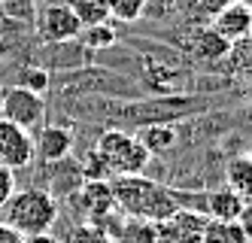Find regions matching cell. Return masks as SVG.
Returning <instances> with one entry per match:
<instances>
[{"label": "cell", "mask_w": 252, "mask_h": 243, "mask_svg": "<svg viewBox=\"0 0 252 243\" xmlns=\"http://www.w3.org/2000/svg\"><path fill=\"white\" fill-rule=\"evenodd\" d=\"M113 198H116V207L125 216H134V219H149V222H161L167 219L173 210H179L176 204V192L161 185L149 176H113Z\"/></svg>", "instance_id": "obj_1"}, {"label": "cell", "mask_w": 252, "mask_h": 243, "mask_svg": "<svg viewBox=\"0 0 252 243\" xmlns=\"http://www.w3.org/2000/svg\"><path fill=\"white\" fill-rule=\"evenodd\" d=\"M0 222H6L12 231H19L22 237L31 234H46L58 222V201L55 195H49L46 189H22L12 192Z\"/></svg>", "instance_id": "obj_2"}, {"label": "cell", "mask_w": 252, "mask_h": 243, "mask_svg": "<svg viewBox=\"0 0 252 243\" xmlns=\"http://www.w3.org/2000/svg\"><path fill=\"white\" fill-rule=\"evenodd\" d=\"M92 149L106 164L110 176H137L149 167V158H152L134 134H125V131H116V128L103 131Z\"/></svg>", "instance_id": "obj_3"}, {"label": "cell", "mask_w": 252, "mask_h": 243, "mask_svg": "<svg viewBox=\"0 0 252 243\" xmlns=\"http://www.w3.org/2000/svg\"><path fill=\"white\" fill-rule=\"evenodd\" d=\"M0 119H6L12 125L25 128L28 134H33L37 128L46 125V98L33 95L28 88L9 85L0 91Z\"/></svg>", "instance_id": "obj_4"}, {"label": "cell", "mask_w": 252, "mask_h": 243, "mask_svg": "<svg viewBox=\"0 0 252 243\" xmlns=\"http://www.w3.org/2000/svg\"><path fill=\"white\" fill-rule=\"evenodd\" d=\"M207 216L201 210H173L167 219L155 222V243H201Z\"/></svg>", "instance_id": "obj_5"}, {"label": "cell", "mask_w": 252, "mask_h": 243, "mask_svg": "<svg viewBox=\"0 0 252 243\" xmlns=\"http://www.w3.org/2000/svg\"><path fill=\"white\" fill-rule=\"evenodd\" d=\"M31 161H33V134L0 119V164L15 174V171H25Z\"/></svg>", "instance_id": "obj_6"}, {"label": "cell", "mask_w": 252, "mask_h": 243, "mask_svg": "<svg viewBox=\"0 0 252 243\" xmlns=\"http://www.w3.org/2000/svg\"><path fill=\"white\" fill-rule=\"evenodd\" d=\"M37 31L43 40L49 43H70V40H76V34H79V18L73 15V9H70L67 3H49L37 12Z\"/></svg>", "instance_id": "obj_7"}, {"label": "cell", "mask_w": 252, "mask_h": 243, "mask_svg": "<svg viewBox=\"0 0 252 243\" xmlns=\"http://www.w3.org/2000/svg\"><path fill=\"white\" fill-rule=\"evenodd\" d=\"M73 204H76V210L88 222L103 216V213H110V210H116V198H113L110 179H85L73 192Z\"/></svg>", "instance_id": "obj_8"}, {"label": "cell", "mask_w": 252, "mask_h": 243, "mask_svg": "<svg viewBox=\"0 0 252 243\" xmlns=\"http://www.w3.org/2000/svg\"><path fill=\"white\" fill-rule=\"evenodd\" d=\"M219 36H225L228 43H243L249 31H252V9L246 0H231V3L213 15V25H210Z\"/></svg>", "instance_id": "obj_9"}, {"label": "cell", "mask_w": 252, "mask_h": 243, "mask_svg": "<svg viewBox=\"0 0 252 243\" xmlns=\"http://www.w3.org/2000/svg\"><path fill=\"white\" fill-rule=\"evenodd\" d=\"M73 149V131L61 125H43L37 128V140H33V158L46 164H58L70 155Z\"/></svg>", "instance_id": "obj_10"}, {"label": "cell", "mask_w": 252, "mask_h": 243, "mask_svg": "<svg viewBox=\"0 0 252 243\" xmlns=\"http://www.w3.org/2000/svg\"><path fill=\"white\" fill-rule=\"evenodd\" d=\"M204 216L207 219H219V222H243L246 216V198L231 192L228 185L213 189L204 195Z\"/></svg>", "instance_id": "obj_11"}, {"label": "cell", "mask_w": 252, "mask_h": 243, "mask_svg": "<svg viewBox=\"0 0 252 243\" xmlns=\"http://www.w3.org/2000/svg\"><path fill=\"white\" fill-rule=\"evenodd\" d=\"M201 243H249V228L246 222H219L207 219Z\"/></svg>", "instance_id": "obj_12"}, {"label": "cell", "mask_w": 252, "mask_h": 243, "mask_svg": "<svg viewBox=\"0 0 252 243\" xmlns=\"http://www.w3.org/2000/svg\"><path fill=\"white\" fill-rule=\"evenodd\" d=\"M191 46H194V55H197V58H204V61H222V58H228L231 49H234V43H228L225 36H219L213 28L197 31Z\"/></svg>", "instance_id": "obj_13"}, {"label": "cell", "mask_w": 252, "mask_h": 243, "mask_svg": "<svg viewBox=\"0 0 252 243\" xmlns=\"http://www.w3.org/2000/svg\"><path fill=\"white\" fill-rule=\"evenodd\" d=\"M137 140L146 146L149 155H164V152H170V149L176 146V128H173V125L155 122V125H146V128H143V134H140Z\"/></svg>", "instance_id": "obj_14"}, {"label": "cell", "mask_w": 252, "mask_h": 243, "mask_svg": "<svg viewBox=\"0 0 252 243\" xmlns=\"http://www.w3.org/2000/svg\"><path fill=\"white\" fill-rule=\"evenodd\" d=\"M225 185L231 192H237L243 198H249L252 192V158L249 155H237V158H231L228 167H225Z\"/></svg>", "instance_id": "obj_15"}, {"label": "cell", "mask_w": 252, "mask_h": 243, "mask_svg": "<svg viewBox=\"0 0 252 243\" xmlns=\"http://www.w3.org/2000/svg\"><path fill=\"white\" fill-rule=\"evenodd\" d=\"M113 243H155V222L125 216V222H122V228H119Z\"/></svg>", "instance_id": "obj_16"}, {"label": "cell", "mask_w": 252, "mask_h": 243, "mask_svg": "<svg viewBox=\"0 0 252 243\" xmlns=\"http://www.w3.org/2000/svg\"><path fill=\"white\" fill-rule=\"evenodd\" d=\"M76 40L88 49V52H100V49H110L116 43V28L110 22L103 25H88V28H79Z\"/></svg>", "instance_id": "obj_17"}, {"label": "cell", "mask_w": 252, "mask_h": 243, "mask_svg": "<svg viewBox=\"0 0 252 243\" xmlns=\"http://www.w3.org/2000/svg\"><path fill=\"white\" fill-rule=\"evenodd\" d=\"M67 6L73 9V15L79 18L82 28L110 22V12H106V3H103V0H67Z\"/></svg>", "instance_id": "obj_18"}, {"label": "cell", "mask_w": 252, "mask_h": 243, "mask_svg": "<svg viewBox=\"0 0 252 243\" xmlns=\"http://www.w3.org/2000/svg\"><path fill=\"white\" fill-rule=\"evenodd\" d=\"M0 9L9 22H19V25L37 22V0H0Z\"/></svg>", "instance_id": "obj_19"}, {"label": "cell", "mask_w": 252, "mask_h": 243, "mask_svg": "<svg viewBox=\"0 0 252 243\" xmlns=\"http://www.w3.org/2000/svg\"><path fill=\"white\" fill-rule=\"evenodd\" d=\"M103 3H106V12H110V18H116V22H125V25L137 22V18L143 15V9H146V0H103Z\"/></svg>", "instance_id": "obj_20"}, {"label": "cell", "mask_w": 252, "mask_h": 243, "mask_svg": "<svg viewBox=\"0 0 252 243\" xmlns=\"http://www.w3.org/2000/svg\"><path fill=\"white\" fill-rule=\"evenodd\" d=\"M19 88H28L33 91V95H46V88H49V73L43 67H25L19 73V82H15Z\"/></svg>", "instance_id": "obj_21"}, {"label": "cell", "mask_w": 252, "mask_h": 243, "mask_svg": "<svg viewBox=\"0 0 252 243\" xmlns=\"http://www.w3.org/2000/svg\"><path fill=\"white\" fill-rule=\"evenodd\" d=\"M64 243H113L110 237H106L100 228H94L92 222H82V225H73L67 234Z\"/></svg>", "instance_id": "obj_22"}, {"label": "cell", "mask_w": 252, "mask_h": 243, "mask_svg": "<svg viewBox=\"0 0 252 243\" xmlns=\"http://www.w3.org/2000/svg\"><path fill=\"white\" fill-rule=\"evenodd\" d=\"M82 179H110V174H106V164L100 161V155L94 152V149H88L85 158H82Z\"/></svg>", "instance_id": "obj_23"}, {"label": "cell", "mask_w": 252, "mask_h": 243, "mask_svg": "<svg viewBox=\"0 0 252 243\" xmlns=\"http://www.w3.org/2000/svg\"><path fill=\"white\" fill-rule=\"evenodd\" d=\"M12 192H15V174L0 164V213H3V207H6V201H9Z\"/></svg>", "instance_id": "obj_24"}, {"label": "cell", "mask_w": 252, "mask_h": 243, "mask_svg": "<svg viewBox=\"0 0 252 243\" xmlns=\"http://www.w3.org/2000/svg\"><path fill=\"white\" fill-rule=\"evenodd\" d=\"M228 3H231V0H194V9H197V12H204V15H210V18H213L216 12H222V9H225Z\"/></svg>", "instance_id": "obj_25"}, {"label": "cell", "mask_w": 252, "mask_h": 243, "mask_svg": "<svg viewBox=\"0 0 252 243\" xmlns=\"http://www.w3.org/2000/svg\"><path fill=\"white\" fill-rule=\"evenodd\" d=\"M0 243H25V237L19 231H12L6 222H0Z\"/></svg>", "instance_id": "obj_26"}, {"label": "cell", "mask_w": 252, "mask_h": 243, "mask_svg": "<svg viewBox=\"0 0 252 243\" xmlns=\"http://www.w3.org/2000/svg\"><path fill=\"white\" fill-rule=\"evenodd\" d=\"M25 243H64V240H58L55 234H31V237H25Z\"/></svg>", "instance_id": "obj_27"}]
</instances>
